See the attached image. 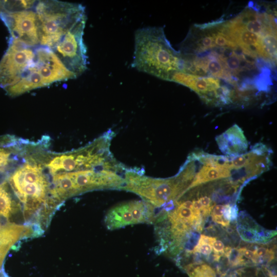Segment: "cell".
I'll use <instances>...</instances> for the list:
<instances>
[{
  "label": "cell",
  "instance_id": "52a82bcc",
  "mask_svg": "<svg viewBox=\"0 0 277 277\" xmlns=\"http://www.w3.org/2000/svg\"><path fill=\"white\" fill-rule=\"evenodd\" d=\"M55 73L53 67L35 50L32 63L14 85L5 91L10 96L20 95L32 90L44 87L55 83Z\"/></svg>",
  "mask_w": 277,
  "mask_h": 277
},
{
  "label": "cell",
  "instance_id": "7402d4cb",
  "mask_svg": "<svg viewBox=\"0 0 277 277\" xmlns=\"http://www.w3.org/2000/svg\"><path fill=\"white\" fill-rule=\"evenodd\" d=\"M0 277H8V276H7L6 273H5V274H4L3 275H0Z\"/></svg>",
  "mask_w": 277,
  "mask_h": 277
},
{
  "label": "cell",
  "instance_id": "5b68a950",
  "mask_svg": "<svg viewBox=\"0 0 277 277\" xmlns=\"http://www.w3.org/2000/svg\"><path fill=\"white\" fill-rule=\"evenodd\" d=\"M36 46L10 37L0 61V88L6 91L20 80L34 60Z\"/></svg>",
  "mask_w": 277,
  "mask_h": 277
},
{
  "label": "cell",
  "instance_id": "30bf717a",
  "mask_svg": "<svg viewBox=\"0 0 277 277\" xmlns=\"http://www.w3.org/2000/svg\"><path fill=\"white\" fill-rule=\"evenodd\" d=\"M22 141L14 136H0V184L8 180L17 165Z\"/></svg>",
  "mask_w": 277,
  "mask_h": 277
},
{
  "label": "cell",
  "instance_id": "ac0fdd59",
  "mask_svg": "<svg viewBox=\"0 0 277 277\" xmlns=\"http://www.w3.org/2000/svg\"><path fill=\"white\" fill-rule=\"evenodd\" d=\"M212 248L214 254L220 255V253L223 254L224 245L221 241H215L212 245Z\"/></svg>",
  "mask_w": 277,
  "mask_h": 277
},
{
  "label": "cell",
  "instance_id": "7c38bea8",
  "mask_svg": "<svg viewBox=\"0 0 277 277\" xmlns=\"http://www.w3.org/2000/svg\"><path fill=\"white\" fill-rule=\"evenodd\" d=\"M105 223L109 230L134 224L129 203L121 204L110 209L105 216Z\"/></svg>",
  "mask_w": 277,
  "mask_h": 277
},
{
  "label": "cell",
  "instance_id": "44dd1931",
  "mask_svg": "<svg viewBox=\"0 0 277 277\" xmlns=\"http://www.w3.org/2000/svg\"><path fill=\"white\" fill-rule=\"evenodd\" d=\"M182 206L190 209L191 210H193V207L192 206V203L190 201H187L182 203H179Z\"/></svg>",
  "mask_w": 277,
  "mask_h": 277
},
{
  "label": "cell",
  "instance_id": "5bb4252c",
  "mask_svg": "<svg viewBox=\"0 0 277 277\" xmlns=\"http://www.w3.org/2000/svg\"><path fill=\"white\" fill-rule=\"evenodd\" d=\"M276 33H271L262 37L261 46L264 60L276 61Z\"/></svg>",
  "mask_w": 277,
  "mask_h": 277
},
{
  "label": "cell",
  "instance_id": "8fae6325",
  "mask_svg": "<svg viewBox=\"0 0 277 277\" xmlns=\"http://www.w3.org/2000/svg\"><path fill=\"white\" fill-rule=\"evenodd\" d=\"M217 146L226 156L235 157L247 152L248 144L242 129L233 125L216 138Z\"/></svg>",
  "mask_w": 277,
  "mask_h": 277
},
{
  "label": "cell",
  "instance_id": "9c48e42d",
  "mask_svg": "<svg viewBox=\"0 0 277 277\" xmlns=\"http://www.w3.org/2000/svg\"><path fill=\"white\" fill-rule=\"evenodd\" d=\"M195 91L208 104H217V92L221 87L220 81L212 77H200L183 72L173 73L170 78Z\"/></svg>",
  "mask_w": 277,
  "mask_h": 277
},
{
  "label": "cell",
  "instance_id": "2e32d148",
  "mask_svg": "<svg viewBox=\"0 0 277 277\" xmlns=\"http://www.w3.org/2000/svg\"><path fill=\"white\" fill-rule=\"evenodd\" d=\"M212 251V246L209 244L199 242L194 248V252H198L204 255H209Z\"/></svg>",
  "mask_w": 277,
  "mask_h": 277
},
{
  "label": "cell",
  "instance_id": "6da1fadb",
  "mask_svg": "<svg viewBox=\"0 0 277 277\" xmlns=\"http://www.w3.org/2000/svg\"><path fill=\"white\" fill-rule=\"evenodd\" d=\"M132 65L140 71L166 81L182 68L179 52L172 47L163 29L157 27L135 31Z\"/></svg>",
  "mask_w": 277,
  "mask_h": 277
},
{
  "label": "cell",
  "instance_id": "d6986e66",
  "mask_svg": "<svg viewBox=\"0 0 277 277\" xmlns=\"http://www.w3.org/2000/svg\"><path fill=\"white\" fill-rule=\"evenodd\" d=\"M225 205H217L213 209L212 215L222 216L224 211Z\"/></svg>",
  "mask_w": 277,
  "mask_h": 277
},
{
  "label": "cell",
  "instance_id": "4fadbf2b",
  "mask_svg": "<svg viewBox=\"0 0 277 277\" xmlns=\"http://www.w3.org/2000/svg\"><path fill=\"white\" fill-rule=\"evenodd\" d=\"M128 203L134 224L154 221V206L141 201H132Z\"/></svg>",
  "mask_w": 277,
  "mask_h": 277
},
{
  "label": "cell",
  "instance_id": "ffe728a7",
  "mask_svg": "<svg viewBox=\"0 0 277 277\" xmlns=\"http://www.w3.org/2000/svg\"><path fill=\"white\" fill-rule=\"evenodd\" d=\"M216 241L215 238L206 236L205 235H201L199 242L205 243L210 244L212 246L214 242Z\"/></svg>",
  "mask_w": 277,
  "mask_h": 277
},
{
  "label": "cell",
  "instance_id": "9a60e30c",
  "mask_svg": "<svg viewBox=\"0 0 277 277\" xmlns=\"http://www.w3.org/2000/svg\"><path fill=\"white\" fill-rule=\"evenodd\" d=\"M185 269L190 277H216L214 269L206 264L189 265L185 267Z\"/></svg>",
  "mask_w": 277,
  "mask_h": 277
},
{
  "label": "cell",
  "instance_id": "7a4b0ae2",
  "mask_svg": "<svg viewBox=\"0 0 277 277\" xmlns=\"http://www.w3.org/2000/svg\"><path fill=\"white\" fill-rule=\"evenodd\" d=\"M34 10L39 45L52 50L78 21L86 17L80 4L59 1H39Z\"/></svg>",
  "mask_w": 277,
  "mask_h": 277
},
{
  "label": "cell",
  "instance_id": "277c9868",
  "mask_svg": "<svg viewBox=\"0 0 277 277\" xmlns=\"http://www.w3.org/2000/svg\"><path fill=\"white\" fill-rule=\"evenodd\" d=\"M141 170L127 169L123 189L133 192L154 207L179 198L187 190L190 182L181 169L174 177L166 179L144 176Z\"/></svg>",
  "mask_w": 277,
  "mask_h": 277
},
{
  "label": "cell",
  "instance_id": "e0dca14e",
  "mask_svg": "<svg viewBox=\"0 0 277 277\" xmlns=\"http://www.w3.org/2000/svg\"><path fill=\"white\" fill-rule=\"evenodd\" d=\"M239 250L243 255L248 259L251 260L253 262H259V260L255 257L253 251L248 250L245 248H240Z\"/></svg>",
  "mask_w": 277,
  "mask_h": 277
},
{
  "label": "cell",
  "instance_id": "ba28073f",
  "mask_svg": "<svg viewBox=\"0 0 277 277\" xmlns=\"http://www.w3.org/2000/svg\"><path fill=\"white\" fill-rule=\"evenodd\" d=\"M34 7L14 12L0 11V18L8 28L10 37L31 46L39 45Z\"/></svg>",
  "mask_w": 277,
  "mask_h": 277
},
{
  "label": "cell",
  "instance_id": "3957f363",
  "mask_svg": "<svg viewBox=\"0 0 277 277\" xmlns=\"http://www.w3.org/2000/svg\"><path fill=\"white\" fill-rule=\"evenodd\" d=\"M43 164L37 163L34 158L16 167L8 179V182L18 199L24 204V217L30 220L35 212L48 206L53 200L51 197V187L43 172Z\"/></svg>",
  "mask_w": 277,
  "mask_h": 277
},
{
  "label": "cell",
  "instance_id": "8992f818",
  "mask_svg": "<svg viewBox=\"0 0 277 277\" xmlns=\"http://www.w3.org/2000/svg\"><path fill=\"white\" fill-rule=\"evenodd\" d=\"M86 17L76 23L51 50L64 66L76 76L87 69V49L83 35Z\"/></svg>",
  "mask_w": 277,
  "mask_h": 277
}]
</instances>
